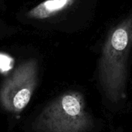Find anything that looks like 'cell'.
Segmentation results:
<instances>
[{"instance_id": "cell-1", "label": "cell", "mask_w": 132, "mask_h": 132, "mask_svg": "<svg viewBox=\"0 0 132 132\" xmlns=\"http://www.w3.org/2000/svg\"><path fill=\"white\" fill-rule=\"evenodd\" d=\"M132 47V13L113 27L104 41L98 63V80L111 103L125 98L128 59Z\"/></svg>"}, {"instance_id": "cell-2", "label": "cell", "mask_w": 132, "mask_h": 132, "mask_svg": "<svg viewBox=\"0 0 132 132\" xmlns=\"http://www.w3.org/2000/svg\"><path fill=\"white\" fill-rule=\"evenodd\" d=\"M94 126L84 95L70 90L53 100L33 123L37 132H89Z\"/></svg>"}, {"instance_id": "cell-3", "label": "cell", "mask_w": 132, "mask_h": 132, "mask_svg": "<svg viewBox=\"0 0 132 132\" xmlns=\"http://www.w3.org/2000/svg\"><path fill=\"white\" fill-rule=\"evenodd\" d=\"M37 83L34 61L22 63L0 89V104L7 111L19 113L29 104Z\"/></svg>"}, {"instance_id": "cell-4", "label": "cell", "mask_w": 132, "mask_h": 132, "mask_svg": "<svg viewBox=\"0 0 132 132\" xmlns=\"http://www.w3.org/2000/svg\"><path fill=\"white\" fill-rule=\"evenodd\" d=\"M77 0H45L27 13L32 19H45L56 15L72 6Z\"/></svg>"}, {"instance_id": "cell-5", "label": "cell", "mask_w": 132, "mask_h": 132, "mask_svg": "<svg viewBox=\"0 0 132 132\" xmlns=\"http://www.w3.org/2000/svg\"><path fill=\"white\" fill-rule=\"evenodd\" d=\"M12 66L13 59L9 55L0 53V71H8L12 67Z\"/></svg>"}]
</instances>
